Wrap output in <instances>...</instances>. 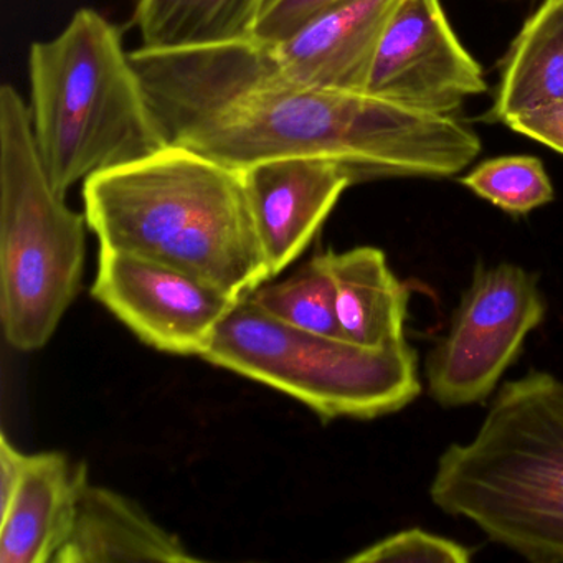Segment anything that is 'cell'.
<instances>
[{
    "label": "cell",
    "instance_id": "cell-1",
    "mask_svg": "<svg viewBox=\"0 0 563 563\" xmlns=\"http://www.w3.org/2000/svg\"><path fill=\"white\" fill-rule=\"evenodd\" d=\"M153 108L170 144L236 170L314 157L339 164L354 184L443 179L467 169L483 147L456 117L411 110L368 91L258 85Z\"/></svg>",
    "mask_w": 563,
    "mask_h": 563
},
{
    "label": "cell",
    "instance_id": "cell-2",
    "mask_svg": "<svg viewBox=\"0 0 563 563\" xmlns=\"http://www.w3.org/2000/svg\"><path fill=\"white\" fill-rule=\"evenodd\" d=\"M85 216L100 249L183 269L245 298L269 279L242 170L190 147L85 180Z\"/></svg>",
    "mask_w": 563,
    "mask_h": 563
},
{
    "label": "cell",
    "instance_id": "cell-3",
    "mask_svg": "<svg viewBox=\"0 0 563 563\" xmlns=\"http://www.w3.org/2000/svg\"><path fill=\"white\" fill-rule=\"evenodd\" d=\"M430 497L530 562H563V382H506L473 440L441 454Z\"/></svg>",
    "mask_w": 563,
    "mask_h": 563
},
{
    "label": "cell",
    "instance_id": "cell-4",
    "mask_svg": "<svg viewBox=\"0 0 563 563\" xmlns=\"http://www.w3.org/2000/svg\"><path fill=\"white\" fill-rule=\"evenodd\" d=\"M29 75L35 144L62 197L170 144L120 32L93 9L75 12L54 41L32 45Z\"/></svg>",
    "mask_w": 563,
    "mask_h": 563
},
{
    "label": "cell",
    "instance_id": "cell-5",
    "mask_svg": "<svg viewBox=\"0 0 563 563\" xmlns=\"http://www.w3.org/2000/svg\"><path fill=\"white\" fill-rule=\"evenodd\" d=\"M87 216L65 203L42 166L31 108L12 85L0 90V318L12 347L34 352L77 298Z\"/></svg>",
    "mask_w": 563,
    "mask_h": 563
},
{
    "label": "cell",
    "instance_id": "cell-6",
    "mask_svg": "<svg viewBox=\"0 0 563 563\" xmlns=\"http://www.w3.org/2000/svg\"><path fill=\"white\" fill-rule=\"evenodd\" d=\"M210 364L276 388L324 418L372 420L420 395L418 357L407 339L365 347L285 324L239 299L202 355Z\"/></svg>",
    "mask_w": 563,
    "mask_h": 563
},
{
    "label": "cell",
    "instance_id": "cell-7",
    "mask_svg": "<svg viewBox=\"0 0 563 563\" xmlns=\"http://www.w3.org/2000/svg\"><path fill=\"white\" fill-rule=\"evenodd\" d=\"M537 276L512 263L477 266L450 332L427 358L428 390L441 407L479 404L545 316Z\"/></svg>",
    "mask_w": 563,
    "mask_h": 563
},
{
    "label": "cell",
    "instance_id": "cell-8",
    "mask_svg": "<svg viewBox=\"0 0 563 563\" xmlns=\"http://www.w3.org/2000/svg\"><path fill=\"white\" fill-rule=\"evenodd\" d=\"M91 295L157 351L202 357L236 296L199 276L100 249Z\"/></svg>",
    "mask_w": 563,
    "mask_h": 563
},
{
    "label": "cell",
    "instance_id": "cell-9",
    "mask_svg": "<svg viewBox=\"0 0 563 563\" xmlns=\"http://www.w3.org/2000/svg\"><path fill=\"white\" fill-rule=\"evenodd\" d=\"M365 91L411 110L454 117L467 98L487 91V84L440 0H400L382 34Z\"/></svg>",
    "mask_w": 563,
    "mask_h": 563
},
{
    "label": "cell",
    "instance_id": "cell-10",
    "mask_svg": "<svg viewBox=\"0 0 563 563\" xmlns=\"http://www.w3.org/2000/svg\"><path fill=\"white\" fill-rule=\"evenodd\" d=\"M269 278L288 268L314 239L342 192L354 186L339 164L279 157L242 169Z\"/></svg>",
    "mask_w": 563,
    "mask_h": 563
},
{
    "label": "cell",
    "instance_id": "cell-11",
    "mask_svg": "<svg viewBox=\"0 0 563 563\" xmlns=\"http://www.w3.org/2000/svg\"><path fill=\"white\" fill-rule=\"evenodd\" d=\"M192 555L174 533L154 522L121 494L81 481L74 522L54 563H190Z\"/></svg>",
    "mask_w": 563,
    "mask_h": 563
},
{
    "label": "cell",
    "instance_id": "cell-12",
    "mask_svg": "<svg viewBox=\"0 0 563 563\" xmlns=\"http://www.w3.org/2000/svg\"><path fill=\"white\" fill-rule=\"evenodd\" d=\"M87 476L84 466H71L64 454H27L21 483L2 507L0 563H54Z\"/></svg>",
    "mask_w": 563,
    "mask_h": 563
},
{
    "label": "cell",
    "instance_id": "cell-13",
    "mask_svg": "<svg viewBox=\"0 0 563 563\" xmlns=\"http://www.w3.org/2000/svg\"><path fill=\"white\" fill-rule=\"evenodd\" d=\"M335 312L342 335L365 347L405 341L407 286L394 275L387 256L374 246L332 252Z\"/></svg>",
    "mask_w": 563,
    "mask_h": 563
},
{
    "label": "cell",
    "instance_id": "cell-14",
    "mask_svg": "<svg viewBox=\"0 0 563 563\" xmlns=\"http://www.w3.org/2000/svg\"><path fill=\"white\" fill-rule=\"evenodd\" d=\"M563 100V0H543L527 19L500 67L486 120L507 118Z\"/></svg>",
    "mask_w": 563,
    "mask_h": 563
},
{
    "label": "cell",
    "instance_id": "cell-15",
    "mask_svg": "<svg viewBox=\"0 0 563 563\" xmlns=\"http://www.w3.org/2000/svg\"><path fill=\"white\" fill-rule=\"evenodd\" d=\"M269 0H137L134 24L146 51H187L249 41Z\"/></svg>",
    "mask_w": 563,
    "mask_h": 563
},
{
    "label": "cell",
    "instance_id": "cell-16",
    "mask_svg": "<svg viewBox=\"0 0 563 563\" xmlns=\"http://www.w3.org/2000/svg\"><path fill=\"white\" fill-rule=\"evenodd\" d=\"M245 298L285 324L344 338L335 312L332 252L312 256L288 278L273 285H260Z\"/></svg>",
    "mask_w": 563,
    "mask_h": 563
},
{
    "label": "cell",
    "instance_id": "cell-17",
    "mask_svg": "<svg viewBox=\"0 0 563 563\" xmlns=\"http://www.w3.org/2000/svg\"><path fill=\"white\" fill-rule=\"evenodd\" d=\"M460 183L481 199L512 216H526L553 200V186L540 159L504 156L487 159Z\"/></svg>",
    "mask_w": 563,
    "mask_h": 563
},
{
    "label": "cell",
    "instance_id": "cell-18",
    "mask_svg": "<svg viewBox=\"0 0 563 563\" xmlns=\"http://www.w3.org/2000/svg\"><path fill=\"white\" fill-rule=\"evenodd\" d=\"M471 556H473L471 549L454 540L423 529H408L378 540L374 545L352 555L349 562L466 563L470 562Z\"/></svg>",
    "mask_w": 563,
    "mask_h": 563
},
{
    "label": "cell",
    "instance_id": "cell-19",
    "mask_svg": "<svg viewBox=\"0 0 563 563\" xmlns=\"http://www.w3.org/2000/svg\"><path fill=\"white\" fill-rule=\"evenodd\" d=\"M351 2L354 0H269L253 38L262 42L283 41L325 12Z\"/></svg>",
    "mask_w": 563,
    "mask_h": 563
},
{
    "label": "cell",
    "instance_id": "cell-20",
    "mask_svg": "<svg viewBox=\"0 0 563 563\" xmlns=\"http://www.w3.org/2000/svg\"><path fill=\"white\" fill-rule=\"evenodd\" d=\"M503 124L563 154V100L514 114Z\"/></svg>",
    "mask_w": 563,
    "mask_h": 563
},
{
    "label": "cell",
    "instance_id": "cell-21",
    "mask_svg": "<svg viewBox=\"0 0 563 563\" xmlns=\"http://www.w3.org/2000/svg\"><path fill=\"white\" fill-rule=\"evenodd\" d=\"M27 454L19 451L5 434L0 438V500L2 507L11 500L12 494L21 483Z\"/></svg>",
    "mask_w": 563,
    "mask_h": 563
}]
</instances>
